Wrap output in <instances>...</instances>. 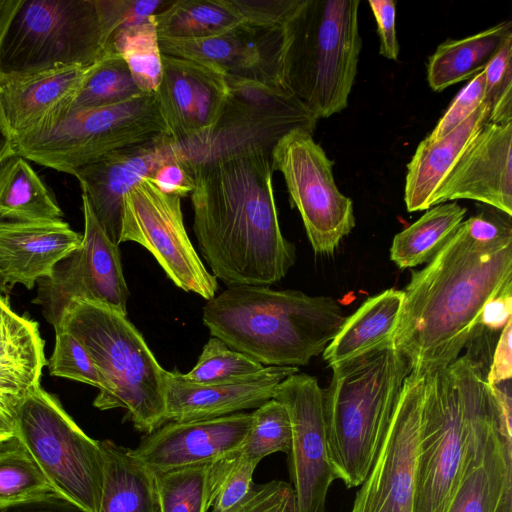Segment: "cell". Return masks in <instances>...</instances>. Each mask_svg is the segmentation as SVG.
Returning <instances> with one entry per match:
<instances>
[{"mask_svg":"<svg viewBox=\"0 0 512 512\" xmlns=\"http://www.w3.org/2000/svg\"><path fill=\"white\" fill-rule=\"evenodd\" d=\"M511 279V216L490 207L462 221L403 290L393 344L411 372L432 373L455 361L479 334L484 305Z\"/></svg>","mask_w":512,"mask_h":512,"instance_id":"cell-1","label":"cell"},{"mask_svg":"<svg viewBox=\"0 0 512 512\" xmlns=\"http://www.w3.org/2000/svg\"><path fill=\"white\" fill-rule=\"evenodd\" d=\"M273 171L271 151L258 149L191 172L198 246L228 287L270 286L295 263V247L279 224Z\"/></svg>","mask_w":512,"mask_h":512,"instance_id":"cell-2","label":"cell"},{"mask_svg":"<svg viewBox=\"0 0 512 512\" xmlns=\"http://www.w3.org/2000/svg\"><path fill=\"white\" fill-rule=\"evenodd\" d=\"M332 297L269 286H231L208 300L202 321L212 337L263 366L307 365L346 320Z\"/></svg>","mask_w":512,"mask_h":512,"instance_id":"cell-3","label":"cell"},{"mask_svg":"<svg viewBox=\"0 0 512 512\" xmlns=\"http://www.w3.org/2000/svg\"><path fill=\"white\" fill-rule=\"evenodd\" d=\"M330 367L323 390L330 459L337 479L357 487L376 459L411 367L394 345Z\"/></svg>","mask_w":512,"mask_h":512,"instance_id":"cell-4","label":"cell"},{"mask_svg":"<svg viewBox=\"0 0 512 512\" xmlns=\"http://www.w3.org/2000/svg\"><path fill=\"white\" fill-rule=\"evenodd\" d=\"M488 367L472 350L426 373L413 512H446L470 430L490 396Z\"/></svg>","mask_w":512,"mask_h":512,"instance_id":"cell-5","label":"cell"},{"mask_svg":"<svg viewBox=\"0 0 512 512\" xmlns=\"http://www.w3.org/2000/svg\"><path fill=\"white\" fill-rule=\"evenodd\" d=\"M359 5L301 0L285 23V85L318 120L347 107L362 46Z\"/></svg>","mask_w":512,"mask_h":512,"instance_id":"cell-6","label":"cell"},{"mask_svg":"<svg viewBox=\"0 0 512 512\" xmlns=\"http://www.w3.org/2000/svg\"><path fill=\"white\" fill-rule=\"evenodd\" d=\"M59 326L83 344L107 383V391L94 399L96 408L125 409L124 419L145 434L165 423L166 370L125 315L92 302L74 301Z\"/></svg>","mask_w":512,"mask_h":512,"instance_id":"cell-7","label":"cell"},{"mask_svg":"<svg viewBox=\"0 0 512 512\" xmlns=\"http://www.w3.org/2000/svg\"><path fill=\"white\" fill-rule=\"evenodd\" d=\"M102 0H6L0 74L88 67L110 51Z\"/></svg>","mask_w":512,"mask_h":512,"instance_id":"cell-8","label":"cell"},{"mask_svg":"<svg viewBox=\"0 0 512 512\" xmlns=\"http://www.w3.org/2000/svg\"><path fill=\"white\" fill-rule=\"evenodd\" d=\"M168 133L155 92L121 103L70 108L53 125L13 139L15 154L73 175L104 155Z\"/></svg>","mask_w":512,"mask_h":512,"instance_id":"cell-9","label":"cell"},{"mask_svg":"<svg viewBox=\"0 0 512 512\" xmlns=\"http://www.w3.org/2000/svg\"><path fill=\"white\" fill-rule=\"evenodd\" d=\"M229 95L215 125L175 142L177 160L191 174L197 168L250 150L272 151L294 129L313 132L318 119L289 91L227 77Z\"/></svg>","mask_w":512,"mask_h":512,"instance_id":"cell-10","label":"cell"},{"mask_svg":"<svg viewBox=\"0 0 512 512\" xmlns=\"http://www.w3.org/2000/svg\"><path fill=\"white\" fill-rule=\"evenodd\" d=\"M15 436L58 494L87 512H98L103 484L100 441L89 437L41 385L21 404Z\"/></svg>","mask_w":512,"mask_h":512,"instance_id":"cell-11","label":"cell"},{"mask_svg":"<svg viewBox=\"0 0 512 512\" xmlns=\"http://www.w3.org/2000/svg\"><path fill=\"white\" fill-rule=\"evenodd\" d=\"M271 159L273 170L283 175L314 252L333 254L355 227L353 202L336 185L333 161L315 142L313 132L305 129L285 134L273 147Z\"/></svg>","mask_w":512,"mask_h":512,"instance_id":"cell-12","label":"cell"},{"mask_svg":"<svg viewBox=\"0 0 512 512\" xmlns=\"http://www.w3.org/2000/svg\"><path fill=\"white\" fill-rule=\"evenodd\" d=\"M146 248L167 277L185 292L215 297L217 279L204 266L186 232L181 198L161 192L148 178L123 198L120 243Z\"/></svg>","mask_w":512,"mask_h":512,"instance_id":"cell-13","label":"cell"},{"mask_svg":"<svg viewBox=\"0 0 512 512\" xmlns=\"http://www.w3.org/2000/svg\"><path fill=\"white\" fill-rule=\"evenodd\" d=\"M84 233L80 246L40 279L33 303L57 328L68 306L87 301L127 315L129 289L123 274L119 245L113 243L82 194Z\"/></svg>","mask_w":512,"mask_h":512,"instance_id":"cell-14","label":"cell"},{"mask_svg":"<svg viewBox=\"0 0 512 512\" xmlns=\"http://www.w3.org/2000/svg\"><path fill=\"white\" fill-rule=\"evenodd\" d=\"M426 373L406 378L376 459L350 512H413Z\"/></svg>","mask_w":512,"mask_h":512,"instance_id":"cell-15","label":"cell"},{"mask_svg":"<svg viewBox=\"0 0 512 512\" xmlns=\"http://www.w3.org/2000/svg\"><path fill=\"white\" fill-rule=\"evenodd\" d=\"M273 398L290 417L288 464L298 512H324L329 487L337 477L328 447L323 389L315 377L295 373L278 385Z\"/></svg>","mask_w":512,"mask_h":512,"instance_id":"cell-16","label":"cell"},{"mask_svg":"<svg viewBox=\"0 0 512 512\" xmlns=\"http://www.w3.org/2000/svg\"><path fill=\"white\" fill-rule=\"evenodd\" d=\"M285 45V25L268 27L245 21L205 39L159 37L163 54L209 65L226 77L251 80L289 91L283 78Z\"/></svg>","mask_w":512,"mask_h":512,"instance_id":"cell-17","label":"cell"},{"mask_svg":"<svg viewBox=\"0 0 512 512\" xmlns=\"http://www.w3.org/2000/svg\"><path fill=\"white\" fill-rule=\"evenodd\" d=\"M173 160H177L175 141L164 133L110 152L73 173L93 214L113 243L120 244L125 194Z\"/></svg>","mask_w":512,"mask_h":512,"instance_id":"cell-18","label":"cell"},{"mask_svg":"<svg viewBox=\"0 0 512 512\" xmlns=\"http://www.w3.org/2000/svg\"><path fill=\"white\" fill-rule=\"evenodd\" d=\"M155 95L168 134L181 142L215 125L229 86L226 75L214 67L162 53V76Z\"/></svg>","mask_w":512,"mask_h":512,"instance_id":"cell-19","label":"cell"},{"mask_svg":"<svg viewBox=\"0 0 512 512\" xmlns=\"http://www.w3.org/2000/svg\"><path fill=\"white\" fill-rule=\"evenodd\" d=\"M252 413L223 417L169 421L144 434L132 454L153 472L209 465L244 444L252 425Z\"/></svg>","mask_w":512,"mask_h":512,"instance_id":"cell-20","label":"cell"},{"mask_svg":"<svg viewBox=\"0 0 512 512\" xmlns=\"http://www.w3.org/2000/svg\"><path fill=\"white\" fill-rule=\"evenodd\" d=\"M457 199L475 200L512 216V123L481 128L439 188L433 206Z\"/></svg>","mask_w":512,"mask_h":512,"instance_id":"cell-21","label":"cell"},{"mask_svg":"<svg viewBox=\"0 0 512 512\" xmlns=\"http://www.w3.org/2000/svg\"><path fill=\"white\" fill-rule=\"evenodd\" d=\"M91 66L0 74V115L12 140L57 122L71 108Z\"/></svg>","mask_w":512,"mask_h":512,"instance_id":"cell-22","label":"cell"},{"mask_svg":"<svg viewBox=\"0 0 512 512\" xmlns=\"http://www.w3.org/2000/svg\"><path fill=\"white\" fill-rule=\"evenodd\" d=\"M296 367L265 366L232 382L200 385L182 373L165 371V423L223 417L258 408L274 397L278 385L298 373Z\"/></svg>","mask_w":512,"mask_h":512,"instance_id":"cell-23","label":"cell"},{"mask_svg":"<svg viewBox=\"0 0 512 512\" xmlns=\"http://www.w3.org/2000/svg\"><path fill=\"white\" fill-rule=\"evenodd\" d=\"M82 235L62 219L12 221L0 219V293L15 284L32 289L81 244Z\"/></svg>","mask_w":512,"mask_h":512,"instance_id":"cell-24","label":"cell"},{"mask_svg":"<svg viewBox=\"0 0 512 512\" xmlns=\"http://www.w3.org/2000/svg\"><path fill=\"white\" fill-rule=\"evenodd\" d=\"M47 365L38 323L0 293V441L15 435L18 410Z\"/></svg>","mask_w":512,"mask_h":512,"instance_id":"cell-25","label":"cell"},{"mask_svg":"<svg viewBox=\"0 0 512 512\" xmlns=\"http://www.w3.org/2000/svg\"><path fill=\"white\" fill-rule=\"evenodd\" d=\"M488 106L483 102L469 117L443 137L425 138L407 165L404 201L409 212L427 210L459 158L487 124Z\"/></svg>","mask_w":512,"mask_h":512,"instance_id":"cell-26","label":"cell"},{"mask_svg":"<svg viewBox=\"0 0 512 512\" xmlns=\"http://www.w3.org/2000/svg\"><path fill=\"white\" fill-rule=\"evenodd\" d=\"M404 301V291L394 288L367 299L323 351L329 366L374 349L394 345L393 338Z\"/></svg>","mask_w":512,"mask_h":512,"instance_id":"cell-27","label":"cell"},{"mask_svg":"<svg viewBox=\"0 0 512 512\" xmlns=\"http://www.w3.org/2000/svg\"><path fill=\"white\" fill-rule=\"evenodd\" d=\"M103 484L98 512H161L155 472L126 448L100 441Z\"/></svg>","mask_w":512,"mask_h":512,"instance_id":"cell-28","label":"cell"},{"mask_svg":"<svg viewBox=\"0 0 512 512\" xmlns=\"http://www.w3.org/2000/svg\"><path fill=\"white\" fill-rule=\"evenodd\" d=\"M510 35L512 22L503 21L462 39L445 40L429 57V86L440 92L479 74Z\"/></svg>","mask_w":512,"mask_h":512,"instance_id":"cell-29","label":"cell"},{"mask_svg":"<svg viewBox=\"0 0 512 512\" xmlns=\"http://www.w3.org/2000/svg\"><path fill=\"white\" fill-rule=\"evenodd\" d=\"M512 472V437L493 433L483 459L463 466L446 512H492L503 480Z\"/></svg>","mask_w":512,"mask_h":512,"instance_id":"cell-30","label":"cell"},{"mask_svg":"<svg viewBox=\"0 0 512 512\" xmlns=\"http://www.w3.org/2000/svg\"><path fill=\"white\" fill-rule=\"evenodd\" d=\"M62 216L55 197L27 159L13 153L0 163V219L32 222Z\"/></svg>","mask_w":512,"mask_h":512,"instance_id":"cell-31","label":"cell"},{"mask_svg":"<svg viewBox=\"0 0 512 512\" xmlns=\"http://www.w3.org/2000/svg\"><path fill=\"white\" fill-rule=\"evenodd\" d=\"M466 211L456 202L427 209L417 221L395 235L390 248L391 260L401 269L429 263L452 238Z\"/></svg>","mask_w":512,"mask_h":512,"instance_id":"cell-32","label":"cell"},{"mask_svg":"<svg viewBox=\"0 0 512 512\" xmlns=\"http://www.w3.org/2000/svg\"><path fill=\"white\" fill-rule=\"evenodd\" d=\"M158 36L197 40L244 22L230 0H176L154 16Z\"/></svg>","mask_w":512,"mask_h":512,"instance_id":"cell-33","label":"cell"},{"mask_svg":"<svg viewBox=\"0 0 512 512\" xmlns=\"http://www.w3.org/2000/svg\"><path fill=\"white\" fill-rule=\"evenodd\" d=\"M54 494L57 491L17 436L0 441V508Z\"/></svg>","mask_w":512,"mask_h":512,"instance_id":"cell-34","label":"cell"},{"mask_svg":"<svg viewBox=\"0 0 512 512\" xmlns=\"http://www.w3.org/2000/svg\"><path fill=\"white\" fill-rule=\"evenodd\" d=\"M154 16L143 23L120 28L110 42V49L125 61L142 93L155 92L162 76V53Z\"/></svg>","mask_w":512,"mask_h":512,"instance_id":"cell-35","label":"cell"},{"mask_svg":"<svg viewBox=\"0 0 512 512\" xmlns=\"http://www.w3.org/2000/svg\"><path fill=\"white\" fill-rule=\"evenodd\" d=\"M140 93L125 61L110 50L90 67L71 108L113 105Z\"/></svg>","mask_w":512,"mask_h":512,"instance_id":"cell-36","label":"cell"},{"mask_svg":"<svg viewBox=\"0 0 512 512\" xmlns=\"http://www.w3.org/2000/svg\"><path fill=\"white\" fill-rule=\"evenodd\" d=\"M258 464L243 452L242 447L209 464L206 479L208 511L226 512L241 501L253 485Z\"/></svg>","mask_w":512,"mask_h":512,"instance_id":"cell-37","label":"cell"},{"mask_svg":"<svg viewBox=\"0 0 512 512\" xmlns=\"http://www.w3.org/2000/svg\"><path fill=\"white\" fill-rule=\"evenodd\" d=\"M253 420L242 445L243 452L259 463L275 452L288 454L291 447V422L286 407L272 398L252 412Z\"/></svg>","mask_w":512,"mask_h":512,"instance_id":"cell-38","label":"cell"},{"mask_svg":"<svg viewBox=\"0 0 512 512\" xmlns=\"http://www.w3.org/2000/svg\"><path fill=\"white\" fill-rule=\"evenodd\" d=\"M265 366L211 337L204 345L195 366L183 378L200 385L235 381L261 371Z\"/></svg>","mask_w":512,"mask_h":512,"instance_id":"cell-39","label":"cell"},{"mask_svg":"<svg viewBox=\"0 0 512 512\" xmlns=\"http://www.w3.org/2000/svg\"><path fill=\"white\" fill-rule=\"evenodd\" d=\"M208 465L155 473L161 512H209L206 497Z\"/></svg>","mask_w":512,"mask_h":512,"instance_id":"cell-40","label":"cell"},{"mask_svg":"<svg viewBox=\"0 0 512 512\" xmlns=\"http://www.w3.org/2000/svg\"><path fill=\"white\" fill-rule=\"evenodd\" d=\"M55 345L47 361L52 376L82 382L107 391L108 386L83 344L64 327L55 329Z\"/></svg>","mask_w":512,"mask_h":512,"instance_id":"cell-41","label":"cell"},{"mask_svg":"<svg viewBox=\"0 0 512 512\" xmlns=\"http://www.w3.org/2000/svg\"><path fill=\"white\" fill-rule=\"evenodd\" d=\"M487 123H512V35L508 36L484 69Z\"/></svg>","mask_w":512,"mask_h":512,"instance_id":"cell-42","label":"cell"},{"mask_svg":"<svg viewBox=\"0 0 512 512\" xmlns=\"http://www.w3.org/2000/svg\"><path fill=\"white\" fill-rule=\"evenodd\" d=\"M226 512H298L291 484L272 480L254 484L244 498Z\"/></svg>","mask_w":512,"mask_h":512,"instance_id":"cell-43","label":"cell"},{"mask_svg":"<svg viewBox=\"0 0 512 512\" xmlns=\"http://www.w3.org/2000/svg\"><path fill=\"white\" fill-rule=\"evenodd\" d=\"M484 94L485 75L483 70L475 75L456 95L445 114L426 138L434 141L452 131L484 102Z\"/></svg>","mask_w":512,"mask_h":512,"instance_id":"cell-44","label":"cell"},{"mask_svg":"<svg viewBox=\"0 0 512 512\" xmlns=\"http://www.w3.org/2000/svg\"><path fill=\"white\" fill-rule=\"evenodd\" d=\"M245 22L260 26H282L301 0H230Z\"/></svg>","mask_w":512,"mask_h":512,"instance_id":"cell-45","label":"cell"},{"mask_svg":"<svg viewBox=\"0 0 512 512\" xmlns=\"http://www.w3.org/2000/svg\"><path fill=\"white\" fill-rule=\"evenodd\" d=\"M370 8L377 23L380 39L379 53L390 60H397L399 43L396 34V2L394 0H369Z\"/></svg>","mask_w":512,"mask_h":512,"instance_id":"cell-46","label":"cell"},{"mask_svg":"<svg viewBox=\"0 0 512 512\" xmlns=\"http://www.w3.org/2000/svg\"><path fill=\"white\" fill-rule=\"evenodd\" d=\"M148 179L161 192L180 198L191 194L195 187L193 177L178 160L165 163Z\"/></svg>","mask_w":512,"mask_h":512,"instance_id":"cell-47","label":"cell"},{"mask_svg":"<svg viewBox=\"0 0 512 512\" xmlns=\"http://www.w3.org/2000/svg\"><path fill=\"white\" fill-rule=\"evenodd\" d=\"M512 319L502 329L489 365L486 380L490 386L511 380L512 376Z\"/></svg>","mask_w":512,"mask_h":512,"instance_id":"cell-48","label":"cell"},{"mask_svg":"<svg viewBox=\"0 0 512 512\" xmlns=\"http://www.w3.org/2000/svg\"><path fill=\"white\" fill-rule=\"evenodd\" d=\"M512 315V284L491 298L483 307L480 326L490 331L503 329Z\"/></svg>","mask_w":512,"mask_h":512,"instance_id":"cell-49","label":"cell"},{"mask_svg":"<svg viewBox=\"0 0 512 512\" xmlns=\"http://www.w3.org/2000/svg\"><path fill=\"white\" fill-rule=\"evenodd\" d=\"M0 512H87L80 506L54 494L45 498L0 508Z\"/></svg>","mask_w":512,"mask_h":512,"instance_id":"cell-50","label":"cell"},{"mask_svg":"<svg viewBox=\"0 0 512 512\" xmlns=\"http://www.w3.org/2000/svg\"><path fill=\"white\" fill-rule=\"evenodd\" d=\"M13 153L12 138L0 115V163Z\"/></svg>","mask_w":512,"mask_h":512,"instance_id":"cell-51","label":"cell"},{"mask_svg":"<svg viewBox=\"0 0 512 512\" xmlns=\"http://www.w3.org/2000/svg\"><path fill=\"white\" fill-rule=\"evenodd\" d=\"M5 3H6V0H0V15H1V12H2V10L4 8Z\"/></svg>","mask_w":512,"mask_h":512,"instance_id":"cell-52","label":"cell"}]
</instances>
